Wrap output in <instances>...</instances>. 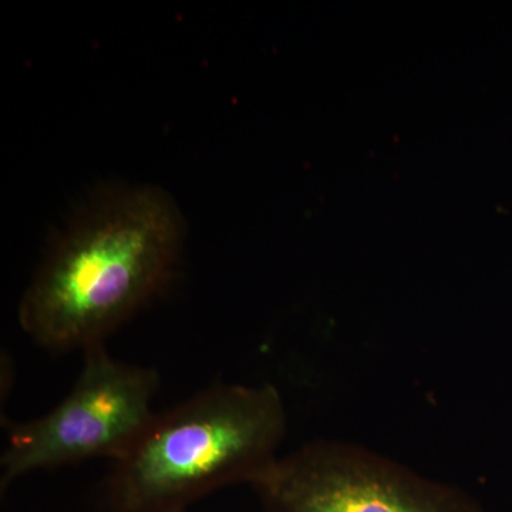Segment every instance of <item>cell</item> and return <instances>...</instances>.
Here are the masks:
<instances>
[{
  "instance_id": "obj_2",
  "label": "cell",
  "mask_w": 512,
  "mask_h": 512,
  "mask_svg": "<svg viewBox=\"0 0 512 512\" xmlns=\"http://www.w3.org/2000/svg\"><path fill=\"white\" fill-rule=\"evenodd\" d=\"M285 434L284 399L275 386L217 384L156 414L114 461L111 483L127 510H175L218 485L254 484L278 460Z\"/></svg>"
},
{
  "instance_id": "obj_1",
  "label": "cell",
  "mask_w": 512,
  "mask_h": 512,
  "mask_svg": "<svg viewBox=\"0 0 512 512\" xmlns=\"http://www.w3.org/2000/svg\"><path fill=\"white\" fill-rule=\"evenodd\" d=\"M183 237L161 188L97 192L47 248L20 301V328L50 352L104 345L173 281Z\"/></svg>"
},
{
  "instance_id": "obj_4",
  "label": "cell",
  "mask_w": 512,
  "mask_h": 512,
  "mask_svg": "<svg viewBox=\"0 0 512 512\" xmlns=\"http://www.w3.org/2000/svg\"><path fill=\"white\" fill-rule=\"evenodd\" d=\"M252 485L269 512H487L461 488L348 441H311Z\"/></svg>"
},
{
  "instance_id": "obj_5",
  "label": "cell",
  "mask_w": 512,
  "mask_h": 512,
  "mask_svg": "<svg viewBox=\"0 0 512 512\" xmlns=\"http://www.w3.org/2000/svg\"><path fill=\"white\" fill-rule=\"evenodd\" d=\"M156 512H177V508H175V510H165V511H156Z\"/></svg>"
},
{
  "instance_id": "obj_3",
  "label": "cell",
  "mask_w": 512,
  "mask_h": 512,
  "mask_svg": "<svg viewBox=\"0 0 512 512\" xmlns=\"http://www.w3.org/2000/svg\"><path fill=\"white\" fill-rule=\"evenodd\" d=\"M160 379L151 367L114 359L106 345L84 350L72 392L52 412L9 431L2 485L89 458L119 460L147 429Z\"/></svg>"
}]
</instances>
